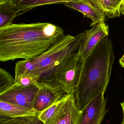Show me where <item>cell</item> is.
<instances>
[{
  "label": "cell",
  "instance_id": "obj_23",
  "mask_svg": "<svg viewBox=\"0 0 124 124\" xmlns=\"http://www.w3.org/2000/svg\"><path fill=\"white\" fill-rule=\"evenodd\" d=\"M119 63L121 66L124 68V59L121 58L119 60Z\"/></svg>",
  "mask_w": 124,
  "mask_h": 124
},
{
  "label": "cell",
  "instance_id": "obj_5",
  "mask_svg": "<svg viewBox=\"0 0 124 124\" xmlns=\"http://www.w3.org/2000/svg\"><path fill=\"white\" fill-rule=\"evenodd\" d=\"M104 94L96 96L80 111L78 124H101L107 112Z\"/></svg>",
  "mask_w": 124,
  "mask_h": 124
},
{
  "label": "cell",
  "instance_id": "obj_6",
  "mask_svg": "<svg viewBox=\"0 0 124 124\" xmlns=\"http://www.w3.org/2000/svg\"><path fill=\"white\" fill-rule=\"evenodd\" d=\"M39 90L34 101L33 109L41 113L66 94L57 85L36 82Z\"/></svg>",
  "mask_w": 124,
  "mask_h": 124
},
{
  "label": "cell",
  "instance_id": "obj_14",
  "mask_svg": "<svg viewBox=\"0 0 124 124\" xmlns=\"http://www.w3.org/2000/svg\"><path fill=\"white\" fill-rule=\"evenodd\" d=\"M18 11L10 3L0 5V28L12 24L14 19L17 16Z\"/></svg>",
  "mask_w": 124,
  "mask_h": 124
},
{
  "label": "cell",
  "instance_id": "obj_24",
  "mask_svg": "<svg viewBox=\"0 0 124 124\" xmlns=\"http://www.w3.org/2000/svg\"><path fill=\"white\" fill-rule=\"evenodd\" d=\"M121 58H122V59H124V55H123V56Z\"/></svg>",
  "mask_w": 124,
  "mask_h": 124
},
{
  "label": "cell",
  "instance_id": "obj_2",
  "mask_svg": "<svg viewBox=\"0 0 124 124\" xmlns=\"http://www.w3.org/2000/svg\"><path fill=\"white\" fill-rule=\"evenodd\" d=\"M115 58L112 42L106 36L84 59L78 84L72 93L76 107L80 112L93 98L105 93Z\"/></svg>",
  "mask_w": 124,
  "mask_h": 124
},
{
  "label": "cell",
  "instance_id": "obj_8",
  "mask_svg": "<svg viewBox=\"0 0 124 124\" xmlns=\"http://www.w3.org/2000/svg\"><path fill=\"white\" fill-rule=\"evenodd\" d=\"M84 31L85 36L77 53L78 56L82 60L89 54L103 38L108 36L109 28L105 22L100 23L93 25L90 30Z\"/></svg>",
  "mask_w": 124,
  "mask_h": 124
},
{
  "label": "cell",
  "instance_id": "obj_20",
  "mask_svg": "<svg viewBox=\"0 0 124 124\" xmlns=\"http://www.w3.org/2000/svg\"><path fill=\"white\" fill-rule=\"evenodd\" d=\"M121 10V14L124 15V0H123L122 3Z\"/></svg>",
  "mask_w": 124,
  "mask_h": 124
},
{
  "label": "cell",
  "instance_id": "obj_17",
  "mask_svg": "<svg viewBox=\"0 0 124 124\" xmlns=\"http://www.w3.org/2000/svg\"><path fill=\"white\" fill-rule=\"evenodd\" d=\"M69 94H66L62 98L58 99L50 105L47 108L41 112L38 116L39 118L44 124H46L52 117L60 103L67 97Z\"/></svg>",
  "mask_w": 124,
  "mask_h": 124
},
{
  "label": "cell",
  "instance_id": "obj_9",
  "mask_svg": "<svg viewBox=\"0 0 124 124\" xmlns=\"http://www.w3.org/2000/svg\"><path fill=\"white\" fill-rule=\"evenodd\" d=\"M80 113L71 93L60 103L52 117L44 124H78Z\"/></svg>",
  "mask_w": 124,
  "mask_h": 124
},
{
  "label": "cell",
  "instance_id": "obj_12",
  "mask_svg": "<svg viewBox=\"0 0 124 124\" xmlns=\"http://www.w3.org/2000/svg\"><path fill=\"white\" fill-rule=\"evenodd\" d=\"M81 0H11L10 4L18 11L17 16L39 6L52 4L63 3Z\"/></svg>",
  "mask_w": 124,
  "mask_h": 124
},
{
  "label": "cell",
  "instance_id": "obj_4",
  "mask_svg": "<svg viewBox=\"0 0 124 124\" xmlns=\"http://www.w3.org/2000/svg\"><path fill=\"white\" fill-rule=\"evenodd\" d=\"M83 62L76 54L66 60L57 70L55 82L66 94H69L75 91L80 79Z\"/></svg>",
  "mask_w": 124,
  "mask_h": 124
},
{
  "label": "cell",
  "instance_id": "obj_7",
  "mask_svg": "<svg viewBox=\"0 0 124 124\" xmlns=\"http://www.w3.org/2000/svg\"><path fill=\"white\" fill-rule=\"evenodd\" d=\"M39 88L35 84L28 87L8 90L0 94V101L33 109Z\"/></svg>",
  "mask_w": 124,
  "mask_h": 124
},
{
  "label": "cell",
  "instance_id": "obj_18",
  "mask_svg": "<svg viewBox=\"0 0 124 124\" xmlns=\"http://www.w3.org/2000/svg\"><path fill=\"white\" fill-rule=\"evenodd\" d=\"M15 81L13 76L5 69L0 68V94L10 88Z\"/></svg>",
  "mask_w": 124,
  "mask_h": 124
},
{
  "label": "cell",
  "instance_id": "obj_22",
  "mask_svg": "<svg viewBox=\"0 0 124 124\" xmlns=\"http://www.w3.org/2000/svg\"><path fill=\"white\" fill-rule=\"evenodd\" d=\"M121 106L122 108L123 111V114H124V116H123V121H122V124H124V102L121 103Z\"/></svg>",
  "mask_w": 124,
  "mask_h": 124
},
{
  "label": "cell",
  "instance_id": "obj_1",
  "mask_svg": "<svg viewBox=\"0 0 124 124\" xmlns=\"http://www.w3.org/2000/svg\"><path fill=\"white\" fill-rule=\"evenodd\" d=\"M64 35L62 28L50 23H12L0 28V61L34 59Z\"/></svg>",
  "mask_w": 124,
  "mask_h": 124
},
{
  "label": "cell",
  "instance_id": "obj_15",
  "mask_svg": "<svg viewBox=\"0 0 124 124\" xmlns=\"http://www.w3.org/2000/svg\"><path fill=\"white\" fill-rule=\"evenodd\" d=\"M38 116L17 117L0 116V124H44L39 118Z\"/></svg>",
  "mask_w": 124,
  "mask_h": 124
},
{
  "label": "cell",
  "instance_id": "obj_21",
  "mask_svg": "<svg viewBox=\"0 0 124 124\" xmlns=\"http://www.w3.org/2000/svg\"><path fill=\"white\" fill-rule=\"evenodd\" d=\"M11 0H0V5L3 4L7 3H9Z\"/></svg>",
  "mask_w": 124,
  "mask_h": 124
},
{
  "label": "cell",
  "instance_id": "obj_16",
  "mask_svg": "<svg viewBox=\"0 0 124 124\" xmlns=\"http://www.w3.org/2000/svg\"><path fill=\"white\" fill-rule=\"evenodd\" d=\"M33 68L31 59L18 61L16 63L15 68V79L16 80L25 76L33 75Z\"/></svg>",
  "mask_w": 124,
  "mask_h": 124
},
{
  "label": "cell",
  "instance_id": "obj_11",
  "mask_svg": "<svg viewBox=\"0 0 124 124\" xmlns=\"http://www.w3.org/2000/svg\"><path fill=\"white\" fill-rule=\"evenodd\" d=\"M99 10L106 17L113 18L121 15L123 0H83Z\"/></svg>",
  "mask_w": 124,
  "mask_h": 124
},
{
  "label": "cell",
  "instance_id": "obj_13",
  "mask_svg": "<svg viewBox=\"0 0 124 124\" xmlns=\"http://www.w3.org/2000/svg\"><path fill=\"white\" fill-rule=\"evenodd\" d=\"M40 113L33 109L0 101V116L17 117L39 116Z\"/></svg>",
  "mask_w": 124,
  "mask_h": 124
},
{
  "label": "cell",
  "instance_id": "obj_10",
  "mask_svg": "<svg viewBox=\"0 0 124 124\" xmlns=\"http://www.w3.org/2000/svg\"><path fill=\"white\" fill-rule=\"evenodd\" d=\"M63 4L81 12L84 16L92 20L91 27L100 23L105 22L106 20V17L104 15L83 0L68 2Z\"/></svg>",
  "mask_w": 124,
  "mask_h": 124
},
{
  "label": "cell",
  "instance_id": "obj_19",
  "mask_svg": "<svg viewBox=\"0 0 124 124\" xmlns=\"http://www.w3.org/2000/svg\"><path fill=\"white\" fill-rule=\"evenodd\" d=\"M36 81L38 82V78L34 75L25 76L15 80L14 84L7 90L15 88L28 87L34 85Z\"/></svg>",
  "mask_w": 124,
  "mask_h": 124
},
{
  "label": "cell",
  "instance_id": "obj_3",
  "mask_svg": "<svg viewBox=\"0 0 124 124\" xmlns=\"http://www.w3.org/2000/svg\"><path fill=\"white\" fill-rule=\"evenodd\" d=\"M85 35V31L75 36L65 35L47 51L31 59L33 74L38 82L56 84L57 70L69 57L77 54Z\"/></svg>",
  "mask_w": 124,
  "mask_h": 124
}]
</instances>
